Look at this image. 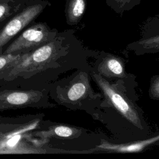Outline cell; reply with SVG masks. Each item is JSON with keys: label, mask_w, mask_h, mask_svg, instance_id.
Wrapping results in <instances>:
<instances>
[{"label": "cell", "mask_w": 159, "mask_h": 159, "mask_svg": "<svg viewBox=\"0 0 159 159\" xmlns=\"http://www.w3.org/2000/svg\"><path fill=\"white\" fill-rule=\"evenodd\" d=\"M96 52L83 45L73 29L58 32L50 41L23 53L7 73L4 84L30 89L48 88L67 71L91 70L88 59L93 58Z\"/></svg>", "instance_id": "cell-1"}, {"label": "cell", "mask_w": 159, "mask_h": 159, "mask_svg": "<svg viewBox=\"0 0 159 159\" xmlns=\"http://www.w3.org/2000/svg\"><path fill=\"white\" fill-rule=\"evenodd\" d=\"M90 76L102 98L91 116L111 133L116 143L142 140L152 134L145 113L138 105L137 86L122 80L109 81L91 70Z\"/></svg>", "instance_id": "cell-2"}, {"label": "cell", "mask_w": 159, "mask_h": 159, "mask_svg": "<svg viewBox=\"0 0 159 159\" xmlns=\"http://www.w3.org/2000/svg\"><path fill=\"white\" fill-rule=\"evenodd\" d=\"M90 71L76 70L70 75L49 84V97L58 105L72 111H84L89 115L99 106L102 96L91 84Z\"/></svg>", "instance_id": "cell-3"}, {"label": "cell", "mask_w": 159, "mask_h": 159, "mask_svg": "<svg viewBox=\"0 0 159 159\" xmlns=\"http://www.w3.org/2000/svg\"><path fill=\"white\" fill-rule=\"evenodd\" d=\"M45 114L20 126L16 130L0 135V154L60 153L59 148L52 147L31 135L40 126Z\"/></svg>", "instance_id": "cell-4"}, {"label": "cell", "mask_w": 159, "mask_h": 159, "mask_svg": "<svg viewBox=\"0 0 159 159\" xmlns=\"http://www.w3.org/2000/svg\"><path fill=\"white\" fill-rule=\"evenodd\" d=\"M49 88L30 89L3 84L0 86V112L24 108L50 109L57 104L50 101Z\"/></svg>", "instance_id": "cell-5"}, {"label": "cell", "mask_w": 159, "mask_h": 159, "mask_svg": "<svg viewBox=\"0 0 159 159\" xmlns=\"http://www.w3.org/2000/svg\"><path fill=\"white\" fill-rule=\"evenodd\" d=\"M58 32L46 22H33L3 49L4 54H22L29 53L53 39Z\"/></svg>", "instance_id": "cell-6"}, {"label": "cell", "mask_w": 159, "mask_h": 159, "mask_svg": "<svg viewBox=\"0 0 159 159\" xmlns=\"http://www.w3.org/2000/svg\"><path fill=\"white\" fill-rule=\"evenodd\" d=\"M51 5L47 0H30L20 11L8 19L0 27V55L4 48L21 31L39 16L43 11Z\"/></svg>", "instance_id": "cell-7"}, {"label": "cell", "mask_w": 159, "mask_h": 159, "mask_svg": "<svg viewBox=\"0 0 159 159\" xmlns=\"http://www.w3.org/2000/svg\"><path fill=\"white\" fill-rule=\"evenodd\" d=\"M93 58L95 60L91 70L106 80H122L129 84L138 86L136 76L127 71L126 61L124 58L104 50H96Z\"/></svg>", "instance_id": "cell-8"}, {"label": "cell", "mask_w": 159, "mask_h": 159, "mask_svg": "<svg viewBox=\"0 0 159 159\" xmlns=\"http://www.w3.org/2000/svg\"><path fill=\"white\" fill-rule=\"evenodd\" d=\"M159 147V131L148 138L127 142L116 143L101 139L99 144L89 149L82 150H67L66 153H130L143 152L152 147Z\"/></svg>", "instance_id": "cell-9"}, {"label": "cell", "mask_w": 159, "mask_h": 159, "mask_svg": "<svg viewBox=\"0 0 159 159\" xmlns=\"http://www.w3.org/2000/svg\"><path fill=\"white\" fill-rule=\"evenodd\" d=\"M126 48L138 56L159 53V14L143 23L140 38L129 43Z\"/></svg>", "instance_id": "cell-10"}, {"label": "cell", "mask_w": 159, "mask_h": 159, "mask_svg": "<svg viewBox=\"0 0 159 159\" xmlns=\"http://www.w3.org/2000/svg\"><path fill=\"white\" fill-rule=\"evenodd\" d=\"M87 132L88 129L83 127L43 119L39 128L31 131V135L49 144L50 142L55 139H76Z\"/></svg>", "instance_id": "cell-11"}, {"label": "cell", "mask_w": 159, "mask_h": 159, "mask_svg": "<svg viewBox=\"0 0 159 159\" xmlns=\"http://www.w3.org/2000/svg\"><path fill=\"white\" fill-rule=\"evenodd\" d=\"M86 7V0H66L65 9L66 22L69 25H77Z\"/></svg>", "instance_id": "cell-12"}, {"label": "cell", "mask_w": 159, "mask_h": 159, "mask_svg": "<svg viewBox=\"0 0 159 159\" xmlns=\"http://www.w3.org/2000/svg\"><path fill=\"white\" fill-rule=\"evenodd\" d=\"M42 113L26 114L16 117L0 116V135L12 132L20 126L39 117Z\"/></svg>", "instance_id": "cell-13"}, {"label": "cell", "mask_w": 159, "mask_h": 159, "mask_svg": "<svg viewBox=\"0 0 159 159\" xmlns=\"http://www.w3.org/2000/svg\"><path fill=\"white\" fill-rule=\"evenodd\" d=\"M30 1V0H0V27Z\"/></svg>", "instance_id": "cell-14"}, {"label": "cell", "mask_w": 159, "mask_h": 159, "mask_svg": "<svg viewBox=\"0 0 159 159\" xmlns=\"http://www.w3.org/2000/svg\"><path fill=\"white\" fill-rule=\"evenodd\" d=\"M22 54L2 53L0 55V86L4 84V80L7 73Z\"/></svg>", "instance_id": "cell-15"}, {"label": "cell", "mask_w": 159, "mask_h": 159, "mask_svg": "<svg viewBox=\"0 0 159 159\" xmlns=\"http://www.w3.org/2000/svg\"><path fill=\"white\" fill-rule=\"evenodd\" d=\"M142 0H106L107 5L116 13L122 15L140 4Z\"/></svg>", "instance_id": "cell-16"}, {"label": "cell", "mask_w": 159, "mask_h": 159, "mask_svg": "<svg viewBox=\"0 0 159 159\" xmlns=\"http://www.w3.org/2000/svg\"><path fill=\"white\" fill-rule=\"evenodd\" d=\"M148 96L152 100L159 101V75H155L151 77Z\"/></svg>", "instance_id": "cell-17"}, {"label": "cell", "mask_w": 159, "mask_h": 159, "mask_svg": "<svg viewBox=\"0 0 159 159\" xmlns=\"http://www.w3.org/2000/svg\"><path fill=\"white\" fill-rule=\"evenodd\" d=\"M157 61H159V58H158V59H157Z\"/></svg>", "instance_id": "cell-18"}]
</instances>
